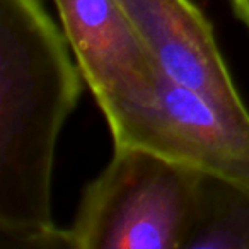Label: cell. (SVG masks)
I'll list each match as a JSON object with an SVG mask.
<instances>
[{"label":"cell","mask_w":249,"mask_h":249,"mask_svg":"<svg viewBox=\"0 0 249 249\" xmlns=\"http://www.w3.org/2000/svg\"><path fill=\"white\" fill-rule=\"evenodd\" d=\"M249 249V188L203 173L183 249Z\"/></svg>","instance_id":"obj_6"},{"label":"cell","mask_w":249,"mask_h":249,"mask_svg":"<svg viewBox=\"0 0 249 249\" xmlns=\"http://www.w3.org/2000/svg\"><path fill=\"white\" fill-rule=\"evenodd\" d=\"M232 11H234L235 18L248 28L249 31V0H231Z\"/></svg>","instance_id":"obj_7"},{"label":"cell","mask_w":249,"mask_h":249,"mask_svg":"<svg viewBox=\"0 0 249 249\" xmlns=\"http://www.w3.org/2000/svg\"><path fill=\"white\" fill-rule=\"evenodd\" d=\"M203 173L139 147H114L86 184L72 249H183Z\"/></svg>","instance_id":"obj_2"},{"label":"cell","mask_w":249,"mask_h":249,"mask_svg":"<svg viewBox=\"0 0 249 249\" xmlns=\"http://www.w3.org/2000/svg\"><path fill=\"white\" fill-rule=\"evenodd\" d=\"M160 69L249 123V111L229 72L213 28L191 0H118Z\"/></svg>","instance_id":"obj_5"},{"label":"cell","mask_w":249,"mask_h":249,"mask_svg":"<svg viewBox=\"0 0 249 249\" xmlns=\"http://www.w3.org/2000/svg\"><path fill=\"white\" fill-rule=\"evenodd\" d=\"M99 109L114 147L150 150L249 188V123L166 72L147 92Z\"/></svg>","instance_id":"obj_3"},{"label":"cell","mask_w":249,"mask_h":249,"mask_svg":"<svg viewBox=\"0 0 249 249\" xmlns=\"http://www.w3.org/2000/svg\"><path fill=\"white\" fill-rule=\"evenodd\" d=\"M97 106L150 90L164 73L118 0H53Z\"/></svg>","instance_id":"obj_4"},{"label":"cell","mask_w":249,"mask_h":249,"mask_svg":"<svg viewBox=\"0 0 249 249\" xmlns=\"http://www.w3.org/2000/svg\"><path fill=\"white\" fill-rule=\"evenodd\" d=\"M41 0H0V234L72 248L52 218L56 140L86 86Z\"/></svg>","instance_id":"obj_1"}]
</instances>
